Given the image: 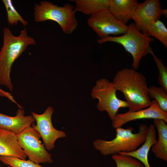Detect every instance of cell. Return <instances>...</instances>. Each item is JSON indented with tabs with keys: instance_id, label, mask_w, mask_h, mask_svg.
Wrapping results in <instances>:
<instances>
[{
	"instance_id": "7c38bea8",
	"label": "cell",
	"mask_w": 167,
	"mask_h": 167,
	"mask_svg": "<svg viewBox=\"0 0 167 167\" xmlns=\"http://www.w3.org/2000/svg\"><path fill=\"white\" fill-rule=\"evenodd\" d=\"M0 156H11L26 160L27 157L20 146L16 134L0 128Z\"/></svg>"
},
{
	"instance_id": "9c48e42d",
	"label": "cell",
	"mask_w": 167,
	"mask_h": 167,
	"mask_svg": "<svg viewBox=\"0 0 167 167\" xmlns=\"http://www.w3.org/2000/svg\"><path fill=\"white\" fill-rule=\"evenodd\" d=\"M54 111L52 107L49 106L42 114L32 112L36 124L33 123L31 126L40 135L47 151L55 148V143L58 139L66 137L64 131L56 129L52 124V116Z\"/></svg>"
},
{
	"instance_id": "4fadbf2b",
	"label": "cell",
	"mask_w": 167,
	"mask_h": 167,
	"mask_svg": "<svg viewBox=\"0 0 167 167\" xmlns=\"http://www.w3.org/2000/svg\"><path fill=\"white\" fill-rule=\"evenodd\" d=\"M35 121L32 115H24V111L19 109L15 116L11 117L0 113V128L19 134L30 126Z\"/></svg>"
},
{
	"instance_id": "3957f363",
	"label": "cell",
	"mask_w": 167,
	"mask_h": 167,
	"mask_svg": "<svg viewBox=\"0 0 167 167\" xmlns=\"http://www.w3.org/2000/svg\"><path fill=\"white\" fill-rule=\"evenodd\" d=\"M148 126L146 124H140L139 131L133 133L134 129L129 127L126 129L118 127L116 129L115 137L110 140L98 139L93 142L94 148L103 156L128 153L134 151L145 141L148 132Z\"/></svg>"
},
{
	"instance_id": "ffe728a7",
	"label": "cell",
	"mask_w": 167,
	"mask_h": 167,
	"mask_svg": "<svg viewBox=\"0 0 167 167\" xmlns=\"http://www.w3.org/2000/svg\"><path fill=\"white\" fill-rule=\"evenodd\" d=\"M150 98H153L157 103L160 109L167 112V92L161 87L151 86L148 88Z\"/></svg>"
},
{
	"instance_id": "7402d4cb",
	"label": "cell",
	"mask_w": 167,
	"mask_h": 167,
	"mask_svg": "<svg viewBox=\"0 0 167 167\" xmlns=\"http://www.w3.org/2000/svg\"><path fill=\"white\" fill-rule=\"evenodd\" d=\"M112 157L117 167H143L138 160L129 156L117 154L113 155Z\"/></svg>"
},
{
	"instance_id": "ac0fdd59",
	"label": "cell",
	"mask_w": 167,
	"mask_h": 167,
	"mask_svg": "<svg viewBox=\"0 0 167 167\" xmlns=\"http://www.w3.org/2000/svg\"><path fill=\"white\" fill-rule=\"evenodd\" d=\"M146 33L161 41L167 48V29L164 23L159 19L153 22L149 26Z\"/></svg>"
},
{
	"instance_id": "44dd1931",
	"label": "cell",
	"mask_w": 167,
	"mask_h": 167,
	"mask_svg": "<svg viewBox=\"0 0 167 167\" xmlns=\"http://www.w3.org/2000/svg\"><path fill=\"white\" fill-rule=\"evenodd\" d=\"M0 161L12 167H42L29 160H23L11 156H0Z\"/></svg>"
},
{
	"instance_id": "d6986e66",
	"label": "cell",
	"mask_w": 167,
	"mask_h": 167,
	"mask_svg": "<svg viewBox=\"0 0 167 167\" xmlns=\"http://www.w3.org/2000/svg\"><path fill=\"white\" fill-rule=\"evenodd\" d=\"M7 14V20L9 24L16 25L19 22L21 23L25 27L28 24L27 21L25 20L20 15L13 5L11 0H2Z\"/></svg>"
},
{
	"instance_id": "9a60e30c",
	"label": "cell",
	"mask_w": 167,
	"mask_h": 167,
	"mask_svg": "<svg viewBox=\"0 0 167 167\" xmlns=\"http://www.w3.org/2000/svg\"><path fill=\"white\" fill-rule=\"evenodd\" d=\"M146 139L141 146L135 150L128 153L120 152L118 154L130 156L135 158L144 165L145 167H151L148 160L150 149L156 143L157 139L155 127L154 124L148 126Z\"/></svg>"
},
{
	"instance_id": "5bb4252c",
	"label": "cell",
	"mask_w": 167,
	"mask_h": 167,
	"mask_svg": "<svg viewBox=\"0 0 167 167\" xmlns=\"http://www.w3.org/2000/svg\"><path fill=\"white\" fill-rule=\"evenodd\" d=\"M139 3L136 0H109L108 9L117 20L126 25Z\"/></svg>"
},
{
	"instance_id": "30bf717a",
	"label": "cell",
	"mask_w": 167,
	"mask_h": 167,
	"mask_svg": "<svg viewBox=\"0 0 167 167\" xmlns=\"http://www.w3.org/2000/svg\"><path fill=\"white\" fill-rule=\"evenodd\" d=\"M162 9L159 0H146L139 3L132 19L138 29L146 33L150 25L161 17Z\"/></svg>"
},
{
	"instance_id": "8fae6325",
	"label": "cell",
	"mask_w": 167,
	"mask_h": 167,
	"mask_svg": "<svg viewBox=\"0 0 167 167\" xmlns=\"http://www.w3.org/2000/svg\"><path fill=\"white\" fill-rule=\"evenodd\" d=\"M143 119H161L167 123V113L162 110L156 101H152L151 105L147 108L135 111H128L117 113L112 122V126L115 129L122 127L129 122Z\"/></svg>"
},
{
	"instance_id": "603a6c76",
	"label": "cell",
	"mask_w": 167,
	"mask_h": 167,
	"mask_svg": "<svg viewBox=\"0 0 167 167\" xmlns=\"http://www.w3.org/2000/svg\"><path fill=\"white\" fill-rule=\"evenodd\" d=\"M148 53L152 55L156 62L159 71L158 82L165 90L167 92V68L163 64L162 60L157 57L154 54L150 47L149 49Z\"/></svg>"
},
{
	"instance_id": "4316f807",
	"label": "cell",
	"mask_w": 167,
	"mask_h": 167,
	"mask_svg": "<svg viewBox=\"0 0 167 167\" xmlns=\"http://www.w3.org/2000/svg\"><path fill=\"white\" fill-rule=\"evenodd\" d=\"M0 24H1V22H0Z\"/></svg>"
},
{
	"instance_id": "ba28073f",
	"label": "cell",
	"mask_w": 167,
	"mask_h": 167,
	"mask_svg": "<svg viewBox=\"0 0 167 167\" xmlns=\"http://www.w3.org/2000/svg\"><path fill=\"white\" fill-rule=\"evenodd\" d=\"M88 26L96 33L100 39L110 35L124 34L128 26L117 20L108 8L102 9L90 15L87 20Z\"/></svg>"
},
{
	"instance_id": "52a82bcc",
	"label": "cell",
	"mask_w": 167,
	"mask_h": 167,
	"mask_svg": "<svg viewBox=\"0 0 167 167\" xmlns=\"http://www.w3.org/2000/svg\"><path fill=\"white\" fill-rule=\"evenodd\" d=\"M31 126L16 134L20 146L29 160L38 164L52 163L51 155L42 143L40 135Z\"/></svg>"
},
{
	"instance_id": "d4e9b609",
	"label": "cell",
	"mask_w": 167,
	"mask_h": 167,
	"mask_svg": "<svg viewBox=\"0 0 167 167\" xmlns=\"http://www.w3.org/2000/svg\"><path fill=\"white\" fill-rule=\"evenodd\" d=\"M7 167H11V166H9V165H8V166H7Z\"/></svg>"
},
{
	"instance_id": "6da1fadb",
	"label": "cell",
	"mask_w": 167,
	"mask_h": 167,
	"mask_svg": "<svg viewBox=\"0 0 167 167\" xmlns=\"http://www.w3.org/2000/svg\"><path fill=\"white\" fill-rule=\"evenodd\" d=\"M113 82L117 90L123 94L129 111L139 110L151 105L146 79L135 70L125 68L118 71Z\"/></svg>"
},
{
	"instance_id": "8992f818",
	"label": "cell",
	"mask_w": 167,
	"mask_h": 167,
	"mask_svg": "<svg viewBox=\"0 0 167 167\" xmlns=\"http://www.w3.org/2000/svg\"><path fill=\"white\" fill-rule=\"evenodd\" d=\"M117 91L113 82H110L106 78H101L96 81L91 93L93 99L98 100L97 109L101 112H107L111 121L119 109L128 107L126 101L117 97Z\"/></svg>"
},
{
	"instance_id": "7a4b0ae2",
	"label": "cell",
	"mask_w": 167,
	"mask_h": 167,
	"mask_svg": "<svg viewBox=\"0 0 167 167\" xmlns=\"http://www.w3.org/2000/svg\"><path fill=\"white\" fill-rule=\"evenodd\" d=\"M3 45L0 50V85L12 91L10 74L12 65L26 49L28 46L36 45L35 40L28 36L25 27L18 36H15L9 28H3Z\"/></svg>"
},
{
	"instance_id": "2e32d148",
	"label": "cell",
	"mask_w": 167,
	"mask_h": 167,
	"mask_svg": "<svg viewBox=\"0 0 167 167\" xmlns=\"http://www.w3.org/2000/svg\"><path fill=\"white\" fill-rule=\"evenodd\" d=\"M153 122L158 131V139L152 146V152L156 157L167 162V123L164 120L161 119H154Z\"/></svg>"
},
{
	"instance_id": "5b68a950",
	"label": "cell",
	"mask_w": 167,
	"mask_h": 167,
	"mask_svg": "<svg viewBox=\"0 0 167 167\" xmlns=\"http://www.w3.org/2000/svg\"><path fill=\"white\" fill-rule=\"evenodd\" d=\"M35 22L50 20L56 22L66 34H71L77 28L78 22L74 7L66 3L59 6L49 1L44 0L36 4L34 8Z\"/></svg>"
},
{
	"instance_id": "e0dca14e",
	"label": "cell",
	"mask_w": 167,
	"mask_h": 167,
	"mask_svg": "<svg viewBox=\"0 0 167 167\" xmlns=\"http://www.w3.org/2000/svg\"><path fill=\"white\" fill-rule=\"evenodd\" d=\"M74 10L87 15H91L105 8H108L109 0H75Z\"/></svg>"
},
{
	"instance_id": "cb8c5ba5",
	"label": "cell",
	"mask_w": 167,
	"mask_h": 167,
	"mask_svg": "<svg viewBox=\"0 0 167 167\" xmlns=\"http://www.w3.org/2000/svg\"><path fill=\"white\" fill-rule=\"evenodd\" d=\"M162 15H164L165 16H167V11L166 9H162Z\"/></svg>"
},
{
	"instance_id": "484cf974",
	"label": "cell",
	"mask_w": 167,
	"mask_h": 167,
	"mask_svg": "<svg viewBox=\"0 0 167 167\" xmlns=\"http://www.w3.org/2000/svg\"><path fill=\"white\" fill-rule=\"evenodd\" d=\"M0 167H2L0 165Z\"/></svg>"
},
{
	"instance_id": "277c9868",
	"label": "cell",
	"mask_w": 167,
	"mask_h": 167,
	"mask_svg": "<svg viewBox=\"0 0 167 167\" xmlns=\"http://www.w3.org/2000/svg\"><path fill=\"white\" fill-rule=\"evenodd\" d=\"M126 32L121 36H109L97 40L99 44L108 42H115L122 45L132 55L133 69H137L142 58L148 53L150 43L154 39L146 33L141 32L134 23L128 26Z\"/></svg>"
}]
</instances>
